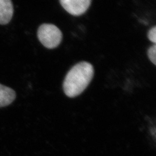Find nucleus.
Returning <instances> with one entry per match:
<instances>
[{"label":"nucleus","instance_id":"obj_2","mask_svg":"<svg viewBox=\"0 0 156 156\" xmlns=\"http://www.w3.org/2000/svg\"><path fill=\"white\" fill-rule=\"evenodd\" d=\"M41 43L48 49H55L60 44L62 39L61 30L52 24H43L37 32Z\"/></svg>","mask_w":156,"mask_h":156},{"label":"nucleus","instance_id":"obj_4","mask_svg":"<svg viewBox=\"0 0 156 156\" xmlns=\"http://www.w3.org/2000/svg\"><path fill=\"white\" fill-rule=\"evenodd\" d=\"M13 8L11 0H0V24H6L12 19Z\"/></svg>","mask_w":156,"mask_h":156},{"label":"nucleus","instance_id":"obj_6","mask_svg":"<svg viewBox=\"0 0 156 156\" xmlns=\"http://www.w3.org/2000/svg\"><path fill=\"white\" fill-rule=\"evenodd\" d=\"M147 56L151 62L156 65V46L154 44L147 50Z\"/></svg>","mask_w":156,"mask_h":156},{"label":"nucleus","instance_id":"obj_7","mask_svg":"<svg viewBox=\"0 0 156 156\" xmlns=\"http://www.w3.org/2000/svg\"><path fill=\"white\" fill-rule=\"evenodd\" d=\"M147 37L149 39L154 43V44H156V26H154L153 27L151 28L150 30L148 31L147 33Z\"/></svg>","mask_w":156,"mask_h":156},{"label":"nucleus","instance_id":"obj_1","mask_svg":"<svg viewBox=\"0 0 156 156\" xmlns=\"http://www.w3.org/2000/svg\"><path fill=\"white\" fill-rule=\"evenodd\" d=\"M93 66L88 62H80L67 73L63 83V90L68 97L74 98L87 88L94 76Z\"/></svg>","mask_w":156,"mask_h":156},{"label":"nucleus","instance_id":"obj_3","mask_svg":"<svg viewBox=\"0 0 156 156\" xmlns=\"http://www.w3.org/2000/svg\"><path fill=\"white\" fill-rule=\"evenodd\" d=\"M62 8L73 16H80L89 9L91 0H60Z\"/></svg>","mask_w":156,"mask_h":156},{"label":"nucleus","instance_id":"obj_5","mask_svg":"<svg viewBox=\"0 0 156 156\" xmlns=\"http://www.w3.org/2000/svg\"><path fill=\"white\" fill-rule=\"evenodd\" d=\"M16 97V94L13 90L0 84V108L9 105Z\"/></svg>","mask_w":156,"mask_h":156}]
</instances>
